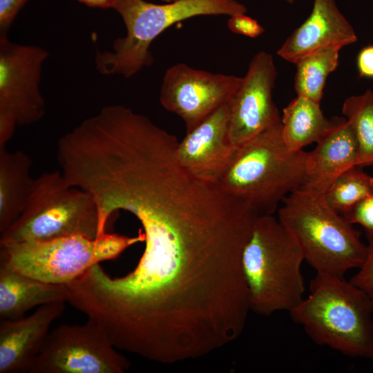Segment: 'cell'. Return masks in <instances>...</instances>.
Masks as SVG:
<instances>
[{
	"label": "cell",
	"mask_w": 373,
	"mask_h": 373,
	"mask_svg": "<svg viewBox=\"0 0 373 373\" xmlns=\"http://www.w3.org/2000/svg\"><path fill=\"white\" fill-rule=\"evenodd\" d=\"M67 300L66 285L46 283L0 265V320L19 318L35 307Z\"/></svg>",
	"instance_id": "obj_16"
},
{
	"label": "cell",
	"mask_w": 373,
	"mask_h": 373,
	"mask_svg": "<svg viewBox=\"0 0 373 373\" xmlns=\"http://www.w3.org/2000/svg\"><path fill=\"white\" fill-rule=\"evenodd\" d=\"M343 216L365 230L369 245H373V193L351 207Z\"/></svg>",
	"instance_id": "obj_22"
},
{
	"label": "cell",
	"mask_w": 373,
	"mask_h": 373,
	"mask_svg": "<svg viewBox=\"0 0 373 373\" xmlns=\"http://www.w3.org/2000/svg\"><path fill=\"white\" fill-rule=\"evenodd\" d=\"M74 234L95 238L102 234L94 199L71 185L60 170L35 178L19 218L1 233L0 245L44 241Z\"/></svg>",
	"instance_id": "obj_6"
},
{
	"label": "cell",
	"mask_w": 373,
	"mask_h": 373,
	"mask_svg": "<svg viewBox=\"0 0 373 373\" xmlns=\"http://www.w3.org/2000/svg\"><path fill=\"white\" fill-rule=\"evenodd\" d=\"M229 102L221 106L178 142L176 156L195 178L218 184L237 148L228 135Z\"/></svg>",
	"instance_id": "obj_12"
},
{
	"label": "cell",
	"mask_w": 373,
	"mask_h": 373,
	"mask_svg": "<svg viewBox=\"0 0 373 373\" xmlns=\"http://www.w3.org/2000/svg\"><path fill=\"white\" fill-rule=\"evenodd\" d=\"M276 77L273 56L258 52L229 102L228 135L237 149L281 122L272 96Z\"/></svg>",
	"instance_id": "obj_11"
},
{
	"label": "cell",
	"mask_w": 373,
	"mask_h": 373,
	"mask_svg": "<svg viewBox=\"0 0 373 373\" xmlns=\"http://www.w3.org/2000/svg\"><path fill=\"white\" fill-rule=\"evenodd\" d=\"M28 0H0V33L7 34L17 15Z\"/></svg>",
	"instance_id": "obj_25"
},
{
	"label": "cell",
	"mask_w": 373,
	"mask_h": 373,
	"mask_svg": "<svg viewBox=\"0 0 373 373\" xmlns=\"http://www.w3.org/2000/svg\"><path fill=\"white\" fill-rule=\"evenodd\" d=\"M359 269L350 281L364 291L373 305V245H368L367 257Z\"/></svg>",
	"instance_id": "obj_24"
},
{
	"label": "cell",
	"mask_w": 373,
	"mask_h": 373,
	"mask_svg": "<svg viewBox=\"0 0 373 373\" xmlns=\"http://www.w3.org/2000/svg\"><path fill=\"white\" fill-rule=\"evenodd\" d=\"M283 202L278 218L316 272L343 276L364 264L368 245L363 243L352 223L327 204L323 195L300 188Z\"/></svg>",
	"instance_id": "obj_4"
},
{
	"label": "cell",
	"mask_w": 373,
	"mask_h": 373,
	"mask_svg": "<svg viewBox=\"0 0 373 373\" xmlns=\"http://www.w3.org/2000/svg\"><path fill=\"white\" fill-rule=\"evenodd\" d=\"M303 260L298 243L278 218L258 216L242 258L250 311L270 316L300 304L305 291Z\"/></svg>",
	"instance_id": "obj_2"
},
{
	"label": "cell",
	"mask_w": 373,
	"mask_h": 373,
	"mask_svg": "<svg viewBox=\"0 0 373 373\" xmlns=\"http://www.w3.org/2000/svg\"><path fill=\"white\" fill-rule=\"evenodd\" d=\"M307 157L303 150L288 149L280 122L237 149L218 184L259 216L272 215L280 202L304 184Z\"/></svg>",
	"instance_id": "obj_3"
},
{
	"label": "cell",
	"mask_w": 373,
	"mask_h": 373,
	"mask_svg": "<svg viewBox=\"0 0 373 373\" xmlns=\"http://www.w3.org/2000/svg\"><path fill=\"white\" fill-rule=\"evenodd\" d=\"M126 27L124 37L113 42L112 50L96 52L97 70L102 75L126 78L153 63L151 44L175 23L198 16L246 13L236 0H178L155 3L145 0H119L115 8Z\"/></svg>",
	"instance_id": "obj_5"
},
{
	"label": "cell",
	"mask_w": 373,
	"mask_h": 373,
	"mask_svg": "<svg viewBox=\"0 0 373 373\" xmlns=\"http://www.w3.org/2000/svg\"><path fill=\"white\" fill-rule=\"evenodd\" d=\"M357 67L361 77L373 78V46H365L359 52Z\"/></svg>",
	"instance_id": "obj_26"
},
{
	"label": "cell",
	"mask_w": 373,
	"mask_h": 373,
	"mask_svg": "<svg viewBox=\"0 0 373 373\" xmlns=\"http://www.w3.org/2000/svg\"><path fill=\"white\" fill-rule=\"evenodd\" d=\"M341 49L338 46L325 48L295 64L294 88L297 95L321 104L327 78L338 66Z\"/></svg>",
	"instance_id": "obj_19"
},
{
	"label": "cell",
	"mask_w": 373,
	"mask_h": 373,
	"mask_svg": "<svg viewBox=\"0 0 373 373\" xmlns=\"http://www.w3.org/2000/svg\"><path fill=\"white\" fill-rule=\"evenodd\" d=\"M104 329L88 318L81 325L51 329L30 373H123L129 361Z\"/></svg>",
	"instance_id": "obj_9"
},
{
	"label": "cell",
	"mask_w": 373,
	"mask_h": 373,
	"mask_svg": "<svg viewBox=\"0 0 373 373\" xmlns=\"http://www.w3.org/2000/svg\"><path fill=\"white\" fill-rule=\"evenodd\" d=\"M31 158L21 151L0 147V233L20 216L32 189Z\"/></svg>",
	"instance_id": "obj_17"
},
{
	"label": "cell",
	"mask_w": 373,
	"mask_h": 373,
	"mask_svg": "<svg viewBox=\"0 0 373 373\" xmlns=\"http://www.w3.org/2000/svg\"><path fill=\"white\" fill-rule=\"evenodd\" d=\"M160 1H162V2H173V1H178V0H160Z\"/></svg>",
	"instance_id": "obj_28"
},
{
	"label": "cell",
	"mask_w": 373,
	"mask_h": 373,
	"mask_svg": "<svg viewBox=\"0 0 373 373\" xmlns=\"http://www.w3.org/2000/svg\"><path fill=\"white\" fill-rule=\"evenodd\" d=\"M283 140L289 149L303 148L321 140L334 126L325 117L320 104L297 95L284 108L281 117Z\"/></svg>",
	"instance_id": "obj_18"
},
{
	"label": "cell",
	"mask_w": 373,
	"mask_h": 373,
	"mask_svg": "<svg viewBox=\"0 0 373 373\" xmlns=\"http://www.w3.org/2000/svg\"><path fill=\"white\" fill-rule=\"evenodd\" d=\"M356 40L353 27L335 0H314L309 16L288 37L277 55L295 64L314 51L331 46L342 48Z\"/></svg>",
	"instance_id": "obj_14"
},
{
	"label": "cell",
	"mask_w": 373,
	"mask_h": 373,
	"mask_svg": "<svg viewBox=\"0 0 373 373\" xmlns=\"http://www.w3.org/2000/svg\"><path fill=\"white\" fill-rule=\"evenodd\" d=\"M48 55L41 46L16 44L0 33V147L6 146L17 126L44 117L40 82Z\"/></svg>",
	"instance_id": "obj_8"
},
{
	"label": "cell",
	"mask_w": 373,
	"mask_h": 373,
	"mask_svg": "<svg viewBox=\"0 0 373 373\" xmlns=\"http://www.w3.org/2000/svg\"><path fill=\"white\" fill-rule=\"evenodd\" d=\"M354 166L340 174L323 194L327 204L343 214L354 204L373 193V178Z\"/></svg>",
	"instance_id": "obj_21"
},
{
	"label": "cell",
	"mask_w": 373,
	"mask_h": 373,
	"mask_svg": "<svg viewBox=\"0 0 373 373\" xmlns=\"http://www.w3.org/2000/svg\"><path fill=\"white\" fill-rule=\"evenodd\" d=\"M310 293L289 312L317 345L373 360V305L343 276L316 272Z\"/></svg>",
	"instance_id": "obj_1"
},
{
	"label": "cell",
	"mask_w": 373,
	"mask_h": 373,
	"mask_svg": "<svg viewBox=\"0 0 373 373\" xmlns=\"http://www.w3.org/2000/svg\"><path fill=\"white\" fill-rule=\"evenodd\" d=\"M342 112L351 125L358 144V166L373 165V91L367 90L345 99Z\"/></svg>",
	"instance_id": "obj_20"
},
{
	"label": "cell",
	"mask_w": 373,
	"mask_h": 373,
	"mask_svg": "<svg viewBox=\"0 0 373 373\" xmlns=\"http://www.w3.org/2000/svg\"><path fill=\"white\" fill-rule=\"evenodd\" d=\"M65 303L39 307L17 319L0 320V373L29 372Z\"/></svg>",
	"instance_id": "obj_13"
},
{
	"label": "cell",
	"mask_w": 373,
	"mask_h": 373,
	"mask_svg": "<svg viewBox=\"0 0 373 373\" xmlns=\"http://www.w3.org/2000/svg\"><path fill=\"white\" fill-rule=\"evenodd\" d=\"M90 8L113 9L119 0H75Z\"/></svg>",
	"instance_id": "obj_27"
},
{
	"label": "cell",
	"mask_w": 373,
	"mask_h": 373,
	"mask_svg": "<svg viewBox=\"0 0 373 373\" xmlns=\"http://www.w3.org/2000/svg\"><path fill=\"white\" fill-rule=\"evenodd\" d=\"M241 81L242 77L233 75L213 73L178 63L164 73L160 101L165 109L182 119L188 133L229 102Z\"/></svg>",
	"instance_id": "obj_10"
},
{
	"label": "cell",
	"mask_w": 373,
	"mask_h": 373,
	"mask_svg": "<svg viewBox=\"0 0 373 373\" xmlns=\"http://www.w3.org/2000/svg\"><path fill=\"white\" fill-rule=\"evenodd\" d=\"M144 235L106 233L91 238L74 234L44 241L0 245V265L35 279L67 285L99 262L118 257Z\"/></svg>",
	"instance_id": "obj_7"
},
{
	"label": "cell",
	"mask_w": 373,
	"mask_h": 373,
	"mask_svg": "<svg viewBox=\"0 0 373 373\" xmlns=\"http://www.w3.org/2000/svg\"><path fill=\"white\" fill-rule=\"evenodd\" d=\"M227 26L231 32L251 38L257 37L265 32L263 27L246 13H238L230 16Z\"/></svg>",
	"instance_id": "obj_23"
},
{
	"label": "cell",
	"mask_w": 373,
	"mask_h": 373,
	"mask_svg": "<svg viewBox=\"0 0 373 373\" xmlns=\"http://www.w3.org/2000/svg\"><path fill=\"white\" fill-rule=\"evenodd\" d=\"M357 164L358 144L353 129L346 118L336 119L315 149L307 153L301 188L323 195L340 174Z\"/></svg>",
	"instance_id": "obj_15"
},
{
	"label": "cell",
	"mask_w": 373,
	"mask_h": 373,
	"mask_svg": "<svg viewBox=\"0 0 373 373\" xmlns=\"http://www.w3.org/2000/svg\"><path fill=\"white\" fill-rule=\"evenodd\" d=\"M285 1H287V2H288V3H294V1L295 0H285Z\"/></svg>",
	"instance_id": "obj_29"
}]
</instances>
